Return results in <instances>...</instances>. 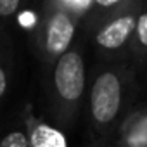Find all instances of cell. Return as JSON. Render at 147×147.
<instances>
[{"label": "cell", "instance_id": "obj_1", "mask_svg": "<svg viewBox=\"0 0 147 147\" xmlns=\"http://www.w3.org/2000/svg\"><path fill=\"white\" fill-rule=\"evenodd\" d=\"M138 94V71L130 62H100L88 73L85 119L92 144H109L133 107Z\"/></svg>", "mask_w": 147, "mask_h": 147}, {"label": "cell", "instance_id": "obj_2", "mask_svg": "<svg viewBox=\"0 0 147 147\" xmlns=\"http://www.w3.org/2000/svg\"><path fill=\"white\" fill-rule=\"evenodd\" d=\"M45 75V102L50 123L62 131H71L85 111L88 69L85 59V40L64 54Z\"/></svg>", "mask_w": 147, "mask_h": 147}, {"label": "cell", "instance_id": "obj_3", "mask_svg": "<svg viewBox=\"0 0 147 147\" xmlns=\"http://www.w3.org/2000/svg\"><path fill=\"white\" fill-rule=\"evenodd\" d=\"M144 0H121L119 5L82 31L100 62H130L137 18ZM131 64V62H130Z\"/></svg>", "mask_w": 147, "mask_h": 147}, {"label": "cell", "instance_id": "obj_4", "mask_svg": "<svg viewBox=\"0 0 147 147\" xmlns=\"http://www.w3.org/2000/svg\"><path fill=\"white\" fill-rule=\"evenodd\" d=\"M80 38L82 24L64 7L62 0H47L42 4L31 45L43 73L67 54Z\"/></svg>", "mask_w": 147, "mask_h": 147}, {"label": "cell", "instance_id": "obj_5", "mask_svg": "<svg viewBox=\"0 0 147 147\" xmlns=\"http://www.w3.org/2000/svg\"><path fill=\"white\" fill-rule=\"evenodd\" d=\"M109 144L111 147H147V100L133 104Z\"/></svg>", "mask_w": 147, "mask_h": 147}, {"label": "cell", "instance_id": "obj_6", "mask_svg": "<svg viewBox=\"0 0 147 147\" xmlns=\"http://www.w3.org/2000/svg\"><path fill=\"white\" fill-rule=\"evenodd\" d=\"M23 116H24V121L28 126L30 147H67L66 131H62L55 125L35 116L31 106L24 107Z\"/></svg>", "mask_w": 147, "mask_h": 147}, {"label": "cell", "instance_id": "obj_7", "mask_svg": "<svg viewBox=\"0 0 147 147\" xmlns=\"http://www.w3.org/2000/svg\"><path fill=\"white\" fill-rule=\"evenodd\" d=\"M130 62L135 66L137 71H144L147 67V0H144L142 9L137 18Z\"/></svg>", "mask_w": 147, "mask_h": 147}, {"label": "cell", "instance_id": "obj_8", "mask_svg": "<svg viewBox=\"0 0 147 147\" xmlns=\"http://www.w3.org/2000/svg\"><path fill=\"white\" fill-rule=\"evenodd\" d=\"M0 147H30V135L23 113L0 135Z\"/></svg>", "mask_w": 147, "mask_h": 147}, {"label": "cell", "instance_id": "obj_9", "mask_svg": "<svg viewBox=\"0 0 147 147\" xmlns=\"http://www.w3.org/2000/svg\"><path fill=\"white\" fill-rule=\"evenodd\" d=\"M11 76H12V59L9 47L0 43V104H2L11 88Z\"/></svg>", "mask_w": 147, "mask_h": 147}, {"label": "cell", "instance_id": "obj_10", "mask_svg": "<svg viewBox=\"0 0 147 147\" xmlns=\"http://www.w3.org/2000/svg\"><path fill=\"white\" fill-rule=\"evenodd\" d=\"M23 7L21 0H0V23L7 26V23L16 16V12Z\"/></svg>", "mask_w": 147, "mask_h": 147}, {"label": "cell", "instance_id": "obj_11", "mask_svg": "<svg viewBox=\"0 0 147 147\" xmlns=\"http://www.w3.org/2000/svg\"><path fill=\"white\" fill-rule=\"evenodd\" d=\"M92 147H111V144H104V142H95V144H92Z\"/></svg>", "mask_w": 147, "mask_h": 147}]
</instances>
